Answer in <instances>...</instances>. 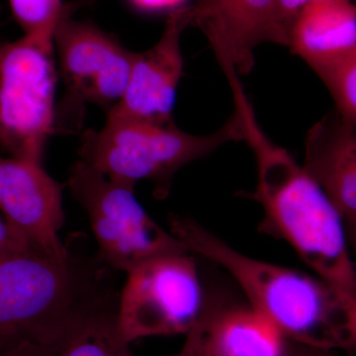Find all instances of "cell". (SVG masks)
I'll return each instance as SVG.
<instances>
[{"mask_svg":"<svg viewBox=\"0 0 356 356\" xmlns=\"http://www.w3.org/2000/svg\"><path fill=\"white\" fill-rule=\"evenodd\" d=\"M26 250L33 248L28 247L19 236L14 233L0 213V259Z\"/></svg>","mask_w":356,"mask_h":356,"instance_id":"19","label":"cell"},{"mask_svg":"<svg viewBox=\"0 0 356 356\" xmlns=\"http://www.w3.org/2000/svg\"><path fill=\"white\" fill-rule=\"evenodd\" d=\"M170 232L191 254L224 269L248 304L291 343L313 350L356 351V300L313 273L261 261L191 218L172 215Z\"/></svg>","mask_w":356,"mask_h":356,"instance_id":"1","label":"cell"},{"mask_svg":"<svg viewBox=\"0 0 356 356\" xmlns=\"http://www.w3.org/2000/svg\"><path fill=\"white\" fill-rule=\"evenodd\" d=\"M214 336L222 356H288L292 343L248 304H231L220 293Z\"/></svg>","mask_w":356,"mask_h":356,"instance_id":"15","label":"cell"},{"mask_svg":"<svg viewBox=\"0 0 356 356\" xmlns=\"http://www.w3.org/2000/svg\"><path fill=\"white\" fill-rule=\"evenodd\" d=\"M233 97L257 166L252 198L261 206L267 228L284 240L312 273L356 300V266L339 211L304 166L262 130L245 89Z\"/></svg>","mask_w":356,"mask_h":356,"instance_id":"2","label":"cell"},{"mask_svg":"<svg viewBox=\"0 0 356 356\" xmlns=\"http://www.w3.org/2000/svg\"><path fill=\"white\" fill-rule=\"evenodd\" d=\"M138 10L147 13H168L187 6V0H128Z\"/></svg>","mask_w":356,"mask_h":356,"instance_id":"20","label":"cell"},{"mask_svg":"<svg viewBox=\"0 0 356 356\" xmlns=\"http://www.w3.org/2000/svg\"><path fill=\"white\" fill-rule=\"evenodd\" d=\"M1 348H0V356H2V355H1Z\"/></svg>","mask_w":356,"mask_h":356,"instance_id":"25","label":"cell"},{"mask_svg":"<svg viewBox=\"0 0 356 356\" xmlns=\"http://www.w3.org/2000/svg\"><path fill=\"white\" fill-rule=\"evenodd\" d=\"M0 213L28 247L58 257L69 252L60 238L62 186L42 163L0 156Z\"/></svg>","mask_w":356,"mask_h":356,"instance_id":"10","label":"cell"},{"mask_svg":"<svg viewBox=\"0 0 356 356\" xmlns=\"http://www.w3.org/2000/svg\"><path fill=\"white\" fill-rule=\"evenodd\" d=\"M65 4L55 33L65 96L56 108V134L74 135L83 126L86 107L95 104L109 111L127 88L135 53L95 23L74 18Z\"/></svg>","mask_w":356,"mask_h":356,"instance_id":"6","label":"cell"},{"mask_svg":"<svg viewBox=\"0 0 356 356\" xmlns=\"http://www.w3.org/2000/svg\"><path fill=\"white\" fill-rule=\"evenodd\" d=\"M189 14L191 27L205 35L228 81L252 72L261 44H289L277 0H196Z\"/></svg>","mask_w":356,"mask_h":356,"instance_id":"9","label":"cell"},{"mask_svg":"<svg viewBox=\"0 0 356 356\" xmlns=\"http://www.w3.org/2000/svg\"><path fill=\"white\" fill-rule=\"evenodd\" d=\"M356 43V3L315 0L293 21L289 46L313 72L343 55Z\"/></svg>","mask_w":356,"mask_h":356,"instance_id":"13","label":"cell"},{"mask_svg":"<svg viewBox=\"0 0 356 356\" xmlns=\"http://www.w3.org/2000/svg\"><path fill=\"white\" fill-rule=\"evenodd\" d=\"M314 72L329 90L337 111L356 125V43Z\"/></svg>","mask_w":356,"mask_h":356,"instance_id":"16","label":"cell"},{"mask_svg":"<svg viewBox=\"0 0 356 356\" xmlns=\"http://www.w3.org/2000/svg\"><path fill=\"white\" fill-rule=\"evenodd\" d=\"M304 168L339 211L356 242V125L336 109L309 130Z\"/></svg>","mask_w":356,"mask_h":356,"instance_id":"12","label":"cell"},{"mask_svg":"<svg viewBox=\"0 0 356 356\" xmlns=\"http://www.w3.org/2000/svg\"><path fill=\"white\" fill-rule=\"evenodd\" d=\"M2 356H136L117 325V311L81 321L44 341H21Z\"/></svg>","mask_w":356,"mask_h":356,"instance_id":"14","label":"cell"},{"mask_svg":"<svg viewBox=\"0 0 356 356\" xmlns=\"http://www.w3.org/2000/svg\"><path fill=\"white\" fill-rule=\"evenodd\" d=\"M67 185L88 214L98 254L115 271L127 273L159 255L189 252L147 214L135 187L114 181L81 161L70 168Z\"/></svg>","mask_w":356,"mask_h":356,"instance_id":"7","label":"cell"},{"mask_svg":"<svg viewBox=\"0 0 356 356\" xmlns=\"http://www.w3.org/2000/svg\"><path fill=\"white\" fill-rule=\"evenodd\" d=\"M312 1H315V0H277L278 15H280L281 24L286 30L288 37H289L290 28H291L293 21L298 15L301 9ZM350 1L356 3V0H350Z\"/></svg>","mask_w":356,"mask_h":356,"instance_id":"21","label":"cell"},{"mask_svg":"<svg viewBox=\"0 0 356 356\" xmlns=\"http://www.w3.org/2000/svg\"><path fill=\"white\" fill-rule=\"evenodd\" d=\"M207 290L191 252L159 255L127 273L117 325L129 343L186 334L202 315Z\"/></svg>","mask_w":356,"mask_h":356,"instance_id":"8","label":"cell"},{"mask_svg":"<svg viewBox=\"0 0 356 356\" xmlns=\"http://www.w3.org/2000/svg\"><path fill=\"white\" fill-rule=\"evenodd\" d=\"M9 4L24 34L56 28L65 7L62 0H9Z\"/></svg>","mask_w":356,"mask_h":356,"instance_id":"17","label":"cell"},{"mask_svg":"<svg viewBox=\"0 0 356 356\" xmlns=\"http://www.w3.org/2000/svg\"><path fill=\"white\" fill-rule=\"evenodd\" d=\"M56 28L0 43V147L42 163L56 134Z\"/></svg>","mask_w":356,"mask_h":356,"instance_id":"5","label":"cell"},{"mask_svg":"<svg viewBox=\"0 0 356 356\" xmlns=\"http://www.w3.org/2000/svg\"><path fill=\"white\" fill-rule=\"evenodd\" d=\"M191 27L189 6L168 13L161 38L151 48L135 53L125 92L107 112V119L170 123L184 60L181 36Z\"/></svg>","mask_w":356,"mask_h":356,"instance_id":"11","label":"cell"},{"mask_svg":"<svg viewBox=\"0 0 356 356\" xmlns=\"http://www.w3.org/2000/svg\"><path fill=\"white\" fill-rule=\"evenodd\" d=\"M99 254L63 257L26 250L0 259V348L41 341L116 311L121 290Z\"/></svg>","mask_w":356,"mask_h":356,"instance_id":"3","label":"cell"},{"mask_svg":"<svg viewBox=\"0 0 356 356\" xmlns=\"http://www.w3.org/2000/svg\"><path fill=\"white\" fill-rule=\"evenodd\" d=\"M217 293L207 291L202 315L185 336L184 346L177 356H222L214 336Z\"/></svg>","mask_w":356,"mask_h":356,"instance_id":"18","label":"cell"},{"mask_svg":"<svg viewBox=\"0 0 356 356\" xmlns=\"http://www.w3.org/2000/svg\"><path fill=\"white\" fill-rule=\"evenodd\" d=\"M245 142L242 117L235 108L216 132L193 135L170 123L106 119L102 130L81 135L79 161L110 179L135 187L140 180L154 184L158 199L168 197L175 175L228 143Z\"/></svg>","mask_w":356,"mask_h":356,"instance_id":"4","label":"cell"},{"mask_svg":"<svg viewBox=\"0 0 356 356\" xmlns=\"http://www.w3.org/2000/svg\"><path fill=\"white\" fill-rule=\"evenodd\" d=\"M288 356H311V348L292 343Z\"/></svg>","mask_w":356,"mask_h":356,"instance_id":"22","label":"cell"},{"mask_svg":"<svg viewBox=\"0 0 356 356\" xmlns=\"http://www.w3.org/2000/svg\"><path fill=\"white\" fill-rule=\"evenodd\" d=\"M353 248H355L356 252V242L353 243Z\"/></svg>","mask_w":356,"mask_h":356,"instance_id":"24","label":"cell"},{"mask_svg":"<svg viewBox=\"0 0 356 356\" xmlns=\"http://www.w3.org/2000/svg\"><path fill=\"white\" fill-rule=\"evenodd\" d=\"M311 356H336V355H334V353H331V351L318 350H313V348H311Z\"/></svg>","mask_w":356,"mask_h":356,"instance_id":"23","label":"cell"}]
</instances>
